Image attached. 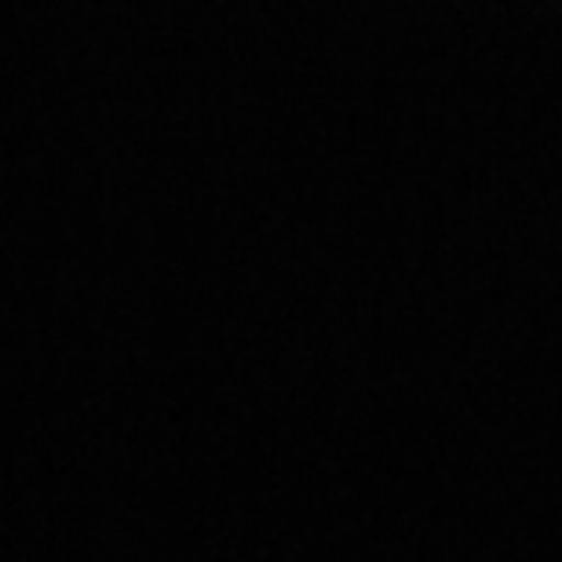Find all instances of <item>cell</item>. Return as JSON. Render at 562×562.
<instances>
[]
</instances>
